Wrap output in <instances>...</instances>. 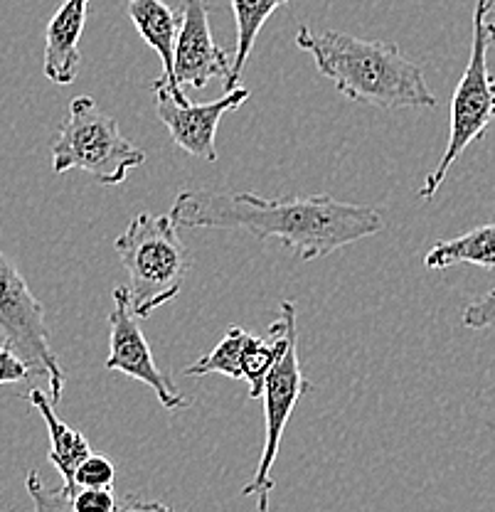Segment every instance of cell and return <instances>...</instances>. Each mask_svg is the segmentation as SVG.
<instances>
[{
	"label": "cell",
	"mask_w": 495,
	"mask_h": 512,
	"mask_svg": "<svg viewBox=\"0 0 495 512\" xmlns=\"http://www.w3.org/2000/svg\"><path fill=\"white\" fill-rule=\"evenodd\" d=\"M170 220L188 229H234L254 239H279L303 261L340 252L387 227L375 207L330 195L271 200L257 192L207 188L180 190Z\"/></svg>",
	"instance_id": "1"
},
{
	"label": "cell",
	"mask_w": 495,
	"mask_h": 512,
	"mask_svg": "<svg viewBox=\"0 0 495 512\" xmlns=\"http://www.w3.org/2000/svg\"><path fill=\"white\" fill-rule=\"evenodd\" d=\"M296 45L313 57L318 72L348 101L385 111L436 106V96L424 79V67L404 57L395 42L363 40L335 30L313 32L308 25H301Z\"/></svg>",
	"instance_id": "2"
},
{
	"label": "cell",
	"mask_w": 495,
	"mask_h": 512,
	"mask_svg": "<svg viewBox=\"0 0 495 512\" xmlns=\"http://www.w3.org/2000/svg\"><path fill=\"white\" fill-rule=\"evenodd\" d=\"M116 254L131 276V308L136 318L175 301L190 269V254L170 215L141 212L126 232L116 237Z\"/></svg>",
	"instance_id": "3"
},
{
	"label": "cell",
	"mask_w": 495,
	"mask_h": 512,
	"mask_svg": "<svg viewBox=\"0 0 495 512\" xmlns=\"http://www.w3.org/2000/svg\"><path fill=\"white\" fill-rule=\"evenodd\" d=\"M143 160L146 153L124 138L119 121L99 109L92 96L72 99L60 136L52 143V168L57 175L82 170L99 185H121Z\"/></svg>",
	"instance_id": "4"
},
{
	"label": "cell",
	"mask_w": 495,
	"mask_h": 512,
	"mask_svg": "<svg viewBox=\"0 0 495 512\" xmlns=\"http://www.w3.org/2000/svg\"><path fill=\"white\" fill-rule=\"evenodd\" d=\"M493 0H478L473 10V42H471V60H468L463 77L459 79L454 96H451V128L449 143L441 156L434 173L427 175L419 197L431 200L441 183L446 180V173L459 156L471 146L473 141L488 131V126L495 119V79L488 69V50L495 42V20L491 15Z\"/></svg>",
	"instance_id": "5"
},
{
	"label": "cell",
	"mask_w": 495,
	"mask_h": 512,
	"mask_svg": "<svg viewBox=\"0 0 495 512\" xmlns=\"http://www.w3.org/2000/svg\"><path fill=\"white\" fill-rule=\"evenodd\" d=\"M0 333L5 348L28 365L30 375L45 377L50 402L60 404L65 394V370L50 345L45 306L33 296L18 266L0 252Z\"/></svg>",
	"instance_id": "6"
},
{
	"label": "cell",
	"mask_w": 495,
	"mask_h": 512,
	"mask_svg": "<svg viewBox=\"0 0 495 512\" xmlns=\"http://www.w3.org/2000/svg\"><path fill=\"white\" fill-rule=\"evenodd\" d=\"M311 389L313 384L306 380L301 360H298V330H294L264 380V448L254 478L244 485V495H269L274 490L276 483L271 478V468L279 456L286 424L294 414L298 399Z\"/></svg>",
	"instance_id": "7"
},
{
	"label": "cell",
	"mask_w": 495,
	"mask_h": 512,
	"mask_svg": "<svg viewBox=\"0 0 495 512\" xmlns=\"http://www.w3.org/2000/svg\"><path fill=\"white\" fill-rule=\"evenodd\" d=\"M104 367L151 387L158 402L168 412L188 407L178 384L170 380V375H165L153 360L146 335L138 328L136 313L131 308V293L126 286H119L114 291V308L109 313V357H106Z\"/></svg>",
	"instance_id": "8"
},
{
	"label": "cell",
	"mask_w": 495,
	"mask_h": 512,
	"mask_svg": "<svg viewBox=\"0 0 495 512\" xmlns=\"http://www.w3.org/2000/svg\"><path fill=\"white\" fill-rule=\"evenodd\" d=\"M153 92H156L158 119L168 128L175 146L188 156L210 160V163L217 160L215 136L220 121L232 111H237L252 96L249 89L234 87L210 104H190V101L175 99L170 89L158 79L153 82Z\"/></svg>",
	"instance_id": "9"
},
{
	"label": "cell",
	"mask_w": 495,
	"mask_h": 512,
	"mask_svg": "<svg viewBox=\"0 0 495 512\" xmlns=\"http://www.w3.org/2000/svg\"><path fill=\"white\" fill-rule=\"evenodd\" d=\"M230 72V55L217 47L215 37H212L207 0H183L173 52V77L178 87L205 89L212 79H222L227 84Z\"/></svg>",
	"instance_id": "10"
},
{
	"label": "cell",
	"mask_w": 495,
	"mask_h": 512,
	"mask_svg": "<svg viewBox=\"0 0 495 512\" xmlns=\"http://www.w3.org/2000/svg\"><path fill=\"white\" fill-rule=\"evenodd\" d=\"M89 0H65L45 30V77L55 84H72L82 67L79 40L87 25Z\"/></svg>",
	"instance_id": "11"
},
{
	"label": "cell",
	"mask_w": 495,
	"mask_h": 512,
	"mask_svg": "<svg viewBox=\"0 0 495 512\" xmlns=\"http://www.w3.org/2000/svg\"><path fill=\"white\" fill-rule=\"evenodd\" d=\"M124 3L141 40L161 57L163 74L158 77V82H163L178 101H188L185 99V89H180L173 77V52L180 28V15H175L163 0H124Z\"/></svg>",
	"instance_id": "12"
},
{
	"label": "cell",
	"mask_w": 495,
	"mask_h": 512,
	"mask_svg": "<svg viewBox=\"0 0 495 512\" xmlns=\"http://www.w3.org/2000/svg\"><path fill=\"white\" fill-rule=\"evenodd\" d=\"M25 397H28V402L33 404L37 414H40L42 421H45L47 436H50V453H47V458H50V463L62 476V488L72 490L74 471H77L79 463L92 453V446H89L87 436H84L82 431L72 429V426L65 424V421L57 416L55 404L50 402V397H47L42 389L33 387Z\"/></svg>",
	"instance_id": "13"
},
{
	"label": "cell",
	"mask_w": 495,
	"mask_h": 512,
	"mask_svg": "<svg viewBox=\"0 0 495 512\" xmlns=\"http://www.w3.org/2000/svg\"><path fill=\"white\" fill-rule=\"evenodd\" d=\"M456 264L495 269V222L471 229L461 237L434 244L424 256L427 269H449Z\"/></svg>",
	"instance_id": "14"
},
{
	"label": "cell",
	"mask_w": 495,
	"mask_h": 512,
	"mask_svg": "<svg viewBox=\"0 0 495 512\" xmlns=\"http://www.w3.org/2000/svg\"><path fill=\"white\" fill-rule=\"evenodd\" d=\"M286 3L289 0H232L234 23H237V52H234L232 72L225 84V92L239 87V77H242L244 64H247L249 55H252L257 35L262 32L266 20Z\"/></svg>",
	"instance_id": "15"
},
{
	"label": "cell",
	"mask_w": 495,
	"mask_h": 512,
	"mask_svg": "<svg viewBox=\"0 0 495 512\" xmlns=\"http://www.w3.org/2000/svg\"><path fill=\"white\" fill-rule=\"evenodd\" d=\"M25 488H28L30 500H33L35 512H74L69 505V495L65 488H50L40 473L30 471L25 478ZM114 512H173V508L158 500L146 498L143 493H124L119 495Z\"/></svg>",
	"instance_id": "16"
},
{
	"label": "cell",
	"mask_w": 495,
	"mask_h": 512,
	"mask_svg": "<svg viewBox=\"0 0 495 512\" xmlns=\"http://www.w3.org/2000/svg\"><path fill=\"white\" fill-rule=\"evenodd\" d=\"M252 333L242 328H230L225 338L217 343V348L207 355H202L198 362L185 367L188 377H205V375H225L230 380H242V357L247 350Z\"/></svg>",
	"instance_id": "17"
},
{
	"label": "cell",
	"mask_w": 495,
	"mask_h": 512,
	"mask_svg": "<svg viewBox=\"0 0 495 512\" xmlns=\"http://www.w3.org/2000/svg\"><path fill=\"white\" fill-rule=\"evenodd\" d=\"M116 468L104 453H89L74 471V488H114Z\"/></svg>",
	"instance_id": "18"
},
{
	"label": "cell",
	"mask_w": 495,
	"mask_h": 512,
	"mask_svg": "<svg viewBox=\"0 0 495 512\" xmlns=\"http://www.w3.org/2000/svg\"><path fill=\"white\" fill-rule=\"evenodd\" d=\"M67 495L74 512H114L119 503L114 488H72Z\"/></svg>",
	"instance_id": "19"
},
{
	"label": "cell",
	"mask_w": 495,
	"mask_h": 512,
	"mask_svg": "<svg viewBox=\"0 0 495 512\" xmlns=\"http://www.w3.org/2000/svg\"><path fill=\"white\" fill-rule=\"evenodd\" d=\"M463 325L471 330H486L495 328V288L466 306L463 311Z\"/></svg>",
	"instance_id": "20"
},
{
	"label": "cell",
	"mask_w": 495,
	"mask_h": 512,
	"mask_svg": "<svg viewBox=\"0 0 495 512\" xmlns=\"http://www.w3.org/2000/svg\"><path fill=\"white\" fill-rule=\"evenodd\" d=\"M28 380H33L28 365L13 350L0 345V384H18Z\"/></svg>",
	"instance_id": "21"
},
{
	"label": "cell",
	"mask_w": 495,
	"mask_h": 512,
	"mask_svg": "<svg viewBox=\"0 0 495 512\" xmlns=\"http://www.w3.org/2000/svg\"><path fill=\"white\" fill-rule=\"evenodd\" d=\"M259 512H269V495H259Z\"/></svg>",
	"instance_id": "22"
},
{
	"label": "cell",
	"mask_w": 495,
	"mask_h": 512,
	"mask_svg": "<svg viewBox=\"0 0 495 512\" xmlns=\"http://www.w3.org/2000/svg\"><path fill=\"white\" fill-rule=\"evenodd\" d=\"M0 512H5V510H3V508H0Z\"/></svg>",
	"instance_id": "23"
},
{
	"label": "cell",
	"mask_w": 495,
	"mask_h": 512,
	"mask_svg": "<svg viewBox=\"0 0 495 512\" xmlns=\"http://www.w3.org/2000/svg\"><path fill=\"white\" fill-rule=\"evenodd\" d=\"M493 3H495V0H493Z\"/></svg>",
	"instance_id": "24"
}]
</instances>
